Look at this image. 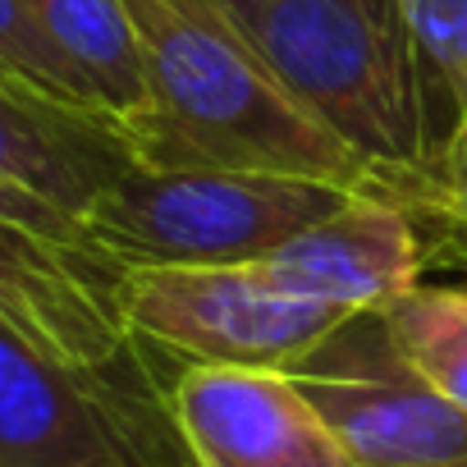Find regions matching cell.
I'll return each mask as SVG.
<instances>
[{
    "label": "cell",
    "instance_id": "6da1fadb",
    "mask_svg": "<svg viewBox=\"0 0 467 467\" xmlns=\"http://www.w3.org/2000/svg\"><path fill=\"white\" fill-rule=\"evenodd\" d=\"M124 10L151 97L133 138L138 165L294 174L403 202L371 161L298 106L215 0H124Z\"/></svg>",
    "mask_w": 467,
    "mask_h": 467
},
{
    "label": "cell",
    "instance_id": "7a4b0ae2",
    "mask_svg": "<svg viewBox=\"0 0 467 467\" xmlns=\"http://www.w3.org/2000/svg\"><path fill=\"white\" fill-rule=\"evenodd\" d=\"M271 74L435 220V170L458 129L403 0H215Z\"/></svg>",
    "mask_w": 467,
    "mask_h": 467
},
{
    "label": "cell",
    "instance_id": "3957f363",
    "mask_svg": "<svg viewBox=\"0 0 467 467\" xmlns=\"http://www.w3.org/2000/svg\"><path fill=\"white\" fill-rule=\"evenodd\" d=\"M348 197L358 192L294 174L129 165L92 202L83 229L119 266H262Z\"/></svg>",
    "mask_w": 467,
    "mask_h": 467
},
{
    "label": "cell",
    "instance_id": "277c9868",
    "mask_svg": "<svg viewBox=\"0 0 467 467\" xmlns=\"http://www.w3.org/2000/svg\"><path fill=\"white\" fill-rule=\"evenodd\" d=\"M119 312L161 358L257 371H294L353 317L275 289L262 266H124Z\"/></svg>",
    "mask_w": 467,
    "mask_h": 467
},
{
    "label": "cell",
    "instance_id": "5b68a950",
    "mask_svg": "<svg viewBox=\"0 0 467 467\" xmlns=\"http://www.w3.org/2000/svg\"><path fill=\"white\" fill-rule=\"evenodd\" d=\"M289 376L353 467H467V417L412 371L385 312H353Z\"/></svg>",
    "mask_w": 467,
    "mask_h": 467
},
{
    "label": "cell",
    "instance_id": "8992f818",
    "mask_svg": "<svg viewBox=\"0 0 467 467\" xmlns=\"http://www.w3.org/2000/svg\"><path fill=\"white\" fill-rule=\"evenodd\" d=\"M170 417L192 467H353L289 371L179 367Z\"/></svg>",
    "mask_w": 467,
    "mask_h": 467
},
{
    "label": "cell",
    "instance_id": "52a82bcc",
    "mask_svg": "<svg viewBox=\"0 0 467 467\" xmlns=\"http://www.w3.org/2000/svg\"><path fill=\"white\" fill-rule=\"evenodd\" d=\"M426 244L417 234V211L394 197H348L326 220L262 262V275L307 303L339 312H380L421 285Z\"/></svg>",
    "mask_w": 467,
    "mask_h": 467
},
{
    "label": "cell",
    "instance_id": "ba28073f",
    "mask_svg": "<svg viewBox=\"0 0 467 467\" xmlns=\"http://www.w3.org/2000/svg\"><path fill=\"white\" fill-rule=\"evenodd\" d=\"M0 467H147L124 421L0 326Z\"/></svg>",
    "mask_w": 467,
    "mask_h": 467
},
{
    "label": "cell",
    "instance_id": "9c48e42d",
    "mask_svg": "<svg viewBox=\"0 0 467 467\" xmlns=\"http://www.w3.org/2000/svg\"><path fill=\"white\" fill-rule=\"evenodd\" d=\"M129 165H138V156L115 119L65 106L0 74V174L5 179L28 183L83 220Z\"/></svg>",
    "mask_w": 467,
    "mask_h": 467
},
{
    "label": "cell",
    "instance_id": "30bf717a",
    "mask_svg": "<svg viewBox=\"0 0 467 467\" xmlns=\"http://www.w3.org/2000/svg\"><path fill=\"white\" fill-rule=\"evenodd\" d=\"M24 10L74 69L92 106L110 115L133 142L151 115V97L124 0H24Z\"/></svg>",
    "mask_w": 467,
    "mask_h": 467
},
{
    "label": "cell",
    "instance_id": "8fae6325",
    "mask_svg": "<svg viewBox=\"0 0 467 467\" xmlns=\"http://www.w3.org/2000/svg\"><path fill=\"white\" fill-rule=\"evenodd\" d=\"M380 312L412 371L467 417V289L417 285Z\"/></svg>",
    "mask_w": 467,
    "mask_h": 467
},
{
    "label": "cell",
    "instance_id": "7c38bea8",
    "mask_svg": "<svg viewBox=\"0 0 467 467\" xmlns=\"http://www.w3.org/2000/svg\"><path fill=\"white\" fill-rule=\"evenodd\" d=\"M0 74L24 83V88H33V92H42V97H56L65 106L101 115L92 106V97L83 92V83L74 78V69L60 60V51L33 24V15L24 10V0H0Z\"/></svg>",
    "mask_w": 467,
    "mask_h": 467
},
{
    "label": "cell",
    "instance_id": "4fadbf2b",
    "mask_svg": "<svg viewBox=\"0 0 467 467\" xmlns=\"http://www.w3.org/2000/svg\"><path fill=\"white\" fill-rule=\"evenodd\" d=\"M403 15L444 106L467 119V0H403Z\"/></svg>",
    "mask_w": 467,
    "mask_h": 467
},
{
    "label": "cell",
    "instance_id": "5bb4252c",
    "mask_svg": "<svg viewBox=\"0 0 467 467\" xmlns=\"http://www.w3.org/2000/svg\"><path fill=\"white\" fill-rule=\"evenodd\" d=\"M0 220L24 224V229L47 234V239H60V244H74V248H92L78 215H69V211L56 206L51 197H42V192H33L28 183L5 179V174H0Z\"/></svg>",
    "mask_w": 467,
    "mask_h": 467
},
{
    "label": "cell",
    "instance_id": "9a60e30c",
    "mask_svg": "<svg viewBox=\"0 0 467 467\" xmlns=\"http://www.w3.org/2000/svg\"><path fill=\"white\" fill-rule=\"evenodd\" d=\"M435 220H444L467 248V119H458V129L449 133L435 170Z\"/></svg>",
    "mask_w": 467,
    "mask_h": 467
}]
</instances>
